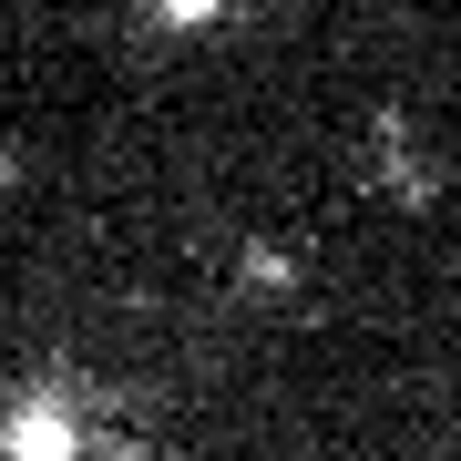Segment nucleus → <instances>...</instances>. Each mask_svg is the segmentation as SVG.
<instances>
[{"label": "nucleus", "mask_w": 461, "mask_h": 461, "mask_svg": "<svg viewBox=\"0 0 461 461\" xmlns=\"http://www.w3.org/2000/svg\"><path fill=\"white\" fill-rule=\"evenodd\" d=\"M72 451H83V420H72L51 390L11 400V420H0V461H72Z\"/></svg>", "instance_id": "obj_1"}]
</instances>
